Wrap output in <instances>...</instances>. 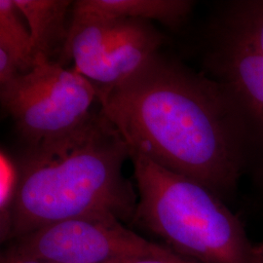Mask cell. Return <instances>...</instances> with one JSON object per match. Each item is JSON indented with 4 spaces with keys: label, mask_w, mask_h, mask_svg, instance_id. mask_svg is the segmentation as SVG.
Returning <instances> with one entry per match:
<instances>
[{
    "label": "cell",
    "mask_w": 263,
    "mask_h": 263,
    "mask_svg": "<svg viewBox=\"0 0 263 263\" xmlns=\"http://www.w3.org/2000/svg\"><path fill=\"white\" fill-rule=\"evenodd\" d=\"M19 185V167L16 154L1 147L0 151V234L6 242Z\"/></svg>",
    "instance_id": "obj_11"
},
{
    "label": "cell",
    "mask_w": 263,
    "mask_h": 263,
    "mask_svg": "<svg viewBox=\"0 0 263 263\" xmlns=\"http://www.w3.org/2000/svg\"><path fill=\"white\" fill-rule=\"evenodd\" d=\"M253 263H263V239L254 245Z\"/></svg>",
    "instance_id": "obj_15"
},
{
    "label": "cell",
    "mask_w": 263,
    "mask_h": 263,
    "mask_svg": "<svg viewBox=\"0 0 263 263\" xmlns=\"http://www.w3.org/2000/svg\"><path fill=\"white\" fill-rule=\"evenodd\" d=\"M6 242L67 219L111 215L133 223L139 196L123 174L130 148L100 108L64 134L25 143Z\"/></svg>",
    "instance_id": "obj_2"
},
{
    "label": "cell",
    "mask_w": 263,
    "mask_h": 263,
    "mask_svg": "<svg viewBox=\"0 0 263 263\" xmlns=\"http://www.w3.org/2000/svg\"><path fill=\"white\" fill-rule=\"evenodd\" d=\"M0 101L21 138L30 143L84 122L98 101V90L73 67L37 57L30 71L0 86Z\"/></svg>",
    "instance_id": "obj_4"
},
{
    "label": "cell",
    "mask_w": 263,
    "mask_h": 263,
    "mask_svg": "<svg viewBox=\"0 0 263 263\" xmlns=\"http://www.w3.org/2000/svg\"><path fill=\"white\" fill-rule=\"evenodd\" d=\"M113 263H196L184 256H180L177 259L173 260H160V259H151V258H134V259H125Z\"/></svg>",
    "instance_id": "obj_13"
},
{
    "label": "cell",
    "mask_w": 263,
    "mask_h": 263,
    "mask_svg": "<svg viewBox=\"0 0 263 263\" xmlns=\"http://www.w3.org/2000/svg\"><path fill=\"white\" fill-rule=\"evenodd\" d=\"M0 51L16 60L22 73H27L34 66L28 23L14 0H0Z\"/></svg>",
    "instance_id": "obj_10"
},
{
    "label": "cell",
    "mask_w": 263,
    "mask_h": 263,
    "mask_svg": "<svg viewBox=\"0 0 263 263\" xmlns=\"http://www.w3.org/2000/svg\"><path fill=\"white\" fill-rule=\"evenodd\" d=\"M207 65L250 123L263 129V0L226 4L212 27Z\"/></svg>",
    "instance_id": "obj_7"
},
{
    "label": "cell",
    "mask_w": 263,
    "mask_h": 263,
    "mask_svg": "<svg viewBox=\"0 0 263 263\" xmlns=\"http://www.w3.org/2000/svg\"><path fill=\"white\" fill-rule=\"evenodd\" d=\"M98 103L131 151L226 202L247 173L254 133L226 87L161 53Z\"/></svg>",
    "instance_id": "obj_1"
},
{
    "label": "cell",
    "mask_w": 263,
    "mask_h": 263,
    "mask_svg": "<svg viewBox=\"0 0 263 263\" xmlns=\"http://www.w3.org/2000/svg\"><path fill=\"white\" fill-rule=\"evenodd\" d=\"M0 263H48L45 261H40L36 259H30V258H26L22 257L18 255H13V254H7V253H2L1 257H0Z\"/></svg>",
    "instance_id": "obj_14"
},
{
    "label": "cell",
    "mask_w": 263,
    "mask_h": 263,
    "mask_svg": "<svg viewBox=\"0 0 263 263\" xmlns=\"http://www.w3.org/2000/svg\"><path fill=\"white\" fill-rule=\"evenodd\" d=\"M4 253L48 263L173 260L182 256L135 233L111 215L78 217L42 227L9 242Z\"/></svg>",
    "instance_id": "obj_5"
},
{
    "label": "cell",
    "mask_w": 263,
    "mask_h": 263,
    "mask_svg": "<svg viewBox=\"0 0 263 263\" xmlns=\"http://www.w3.org/2000/svg\"><path fill=\"white\" fill-rule=\"evenodd\" d=\"M247 172L263 200V129L254 136Z\"/></svg>",
    "instance_id": "obj_12"
},
{
    "label": "cell",
    "mask_w": 263,
    "mask_h": 263,
    "mask_svg": "<svg viewBox=\"0 0 263 263\" xmlns=\"http://www.w3.org/2000/svg\"><path fill=\"white\" fill-rule=\"evenodd\" d=\"M164 36L152 22L71 12L62 66L73 68L97 88L120 84L160 52Z\"/></svg>",
    "instance_id": "obj_6"
},
{
    "label": "cell",
    "mask_w": 263,
    "mask_h": 263,
    "mask_svg": "<svg viewBox=\"0 0 263 263\" xmlns=\"http://www.w3.org/2000/svg\"><path fill=\"white\" fill-rule=\"evenodd\" d=\"M14 2L28 23L34 63L35 59L40 57L62 66L70 29L73 1L14 0Z\"/></svg>",
    "instance_id": "obj_8"
},
{
    "label": "cell",
    "mask_w": 263,
    "mask_h": 263,
    "mask_svg": "<svg viewBox=\"0 0 263 263\" xmlns=\"http://www.w3.org/2000/svg\"><path fill=\"white\" fill-rule=\"evenodd\" d=\"M194 2L188 0H77L71 12L110 18L157 21L179 28L190 15Z\"/></svg>",
    "instance_id": "obj_9"
},
{
    "label": "cell",
    "mask_w": 263,
    "mask_h": 263,
    "mask_svg": "<svg viewBox=\"0 0 263 263\" xmlns=\"http://www.w3.org/2000/svg\"><path fill=\"white\" fill-rule=\"evenodd\" d=\"M138 205L133 224L196 263H253L241 219L215 193L130 149Z\"/></svg>",
    "instance_id": "obj_3"
}]
</instances>
